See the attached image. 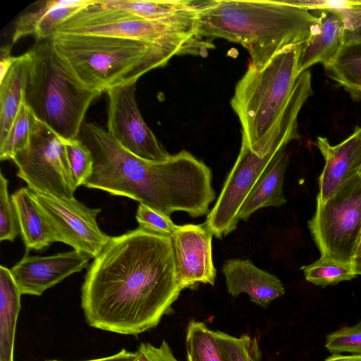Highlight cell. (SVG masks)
Wrapping results in <instances>:
<instances>
[{
	"label": "cell",
	"instance_id": "1",
	"mask_svg": "<svg viewBox=\"0 0 361 361\" xmlns=\"http://www.w3.org/2000/svg\"><path fill=\"white\" fill-rule=\"evenodd\" d=\"M171 238L140 228L110 237L81 287V307L92 327L137 336L172 312L181 291Z\"/></svg>",
	"mask_w": 361,
	"mask_h": 361
},
{
	"label": "cell",
	"instance_id": "2",
	"mask_svg": "<svg viewBox=\"0 0 361 361\" xmlns=\"http://www.w3.org/2000/svg\"><path fill=\"white\" fill-rule=\"evenodd\" d=\"M79 139L94 159L87 188L129 197L169 217L176 212L193 218L209 212L216 199L212 171L190 152L182 150L162 161L146 160L92 122L83 125Z\"/></svg>",
	"mask_w": 361,
	"mask_h": 361
},
{
	"label": "cell",
	"instance_id": "3",
	"mask_svg": "<svg viewBox=\"0 0 361 361\" xmlns=\"http://www.w3.org/2000/svg\"><path fill=\"white\" fill-rule=\"evenodd\" d=\"M317 16L277 1H209L197 18L200 39L223 38L245 47L250 66L262 70L286 48L303 44Z\"/></svg>",
	"mask_w": 361,
	"mask_h": 361
},
{
	"label": "cell",
	"instance_id": "4",
	"mask_svg": "<svg viewBox=\"0 0 361 361\" xmlns=\"http://www.w3.org/2000/svg\"><path fill=\"white\" fill-rule=\"evenodd\" d=\"M49 40L78 80L102 94L137 82L173 56L183 54L178 49L104 35L56 33Z\"/></svg>",
	"mask_w": 361,
	"mask_h": 361
},
{
	"label": "cell",
	"instance_id": "5",
	"mask_svg": "<svg viewBox=\"0 0 361 361\" xmlns=\"http://www.w3.org/2000/svg\"><path fill=\"white\" fill-rule=\"evenodd\" d=\"M25 99L37 118L65 140L79 138L86 113L102 93L85 87L54 51L50 40L28 51Z\"/></svg>",
	"mask_w": 361,
	"mask_h": 361
},
{
	"label": "cell",
	"instance_id": "6",
	"mask_svg": "<svg viewBox=\"0 0 361 361\" xmlns=\"http://www.w3.org/2000/svg\"><path fill=\"white\" fill-rule=\"evenodd\" d=\"M301 44L276 54L261 71L249 65L237 82L231 106L242 127V143L250 149L270 131L293 91Z\"/></svg>",
	"mask_w": 361,
	"mask_h": 361
},
{
	"label": "cell",
	"instance_id": "7",
	"mask_svg": "<svg viewBox=\"0 0 361 361\" xmlns=\"http://www.w3.org/2000/svg\"><path fill=\"white\" fill-rule=\"evenodd\" d=\"M199 12L162 20H147L126 11L103 6L95 0L61 23L56 33L121 37L178 49L183 54H195L202 45H207L197 35Z\"/></svg>",
	"mask_w": 361,
	"mask_h": 361
},
{
	"label": "cell",
	"instance_id": "8",
	"mask_svg": "<svg viewBox=\"0 0 361 361\" xmlns=\"http://www.w3.org/2000/svg\"><path fill=\"white\" fill-rule=\"evenodd\" d=\"M307 226L320 256L351 264L361 230V172L344 183L325 202H317Z\"/></svg>",
	"mask_w": 361,
	"mask_h": 361
},
{
	"label": "cell",
	"instance_id": "9",
	"mask_svg": "<svg viewBox=\"0 0 361 361\" xmlns=\"http://www.w3.org/2000/svg\"><path fill=\"white\" fill-rule=\"evenodd\" d=\"M17 176L35 192L74 200L78 188L66 148V140L44 123L34 133L28 146L12 159Z\"/></svg>",
	"mask_w": 361,
	"mask_h": 361
},
{
	"label": "cell",
	"instance_id": "10",
	"mask_svg": "<svg viewBox=\"0 0 361 361\" xmlns=\"http://www.w3.org/2000/svg\"><path fill=\"white\" fill-rule=\"evenodd\" d=\"M30 193L58 242L91 258H95L109 242L110 236L97 221L100 208H90L76 199H61L31 190Z\"/></svg>",
	"mask_w": 361,
	"mask_h": 361
},
{
	"label": "cell",
	"instance_id": "11",
	"mask_svg": "<svg viewBox=\"0 0 361 361\" xmlns=\"http://www.w3.org/2000/svg\"><path fill=\"white\" fill-rule=\"evenodd\" d=\"M136 82L108 91L107 132L142 159L162 161L170 154L145 122L136 101Z\"/></svg>",
	"mask_w": 361,
	"mask_h": 361
},
{
	"label": "cell",
	"instance_id": "12",
	"mask_svg": "<svg viewBox=\"0 0 361 361\" xmlns=\"http://www.w3.org/2000/svg\"><path fill=\"white\" fill-rule=\"evenodd\" d=\"M212 233L205 222L178 226L171 237L176 278L181 290L200 283L214 285Z\"/></svg>",
	"mask_w": 361,
	"mask_h": 361
},
{
	"label": "cell",
	"instance_id": "13",
	"mask_svg": "<svg viewBox=\"0 0 361 361\" xmlns=\"http://www.w3.org/2000/svg\"><path fill=\"white\" fill-rule=\"evenodd\" d=\"M90 259L88 255L75 250L44 257L25 255L11 272L22 295L39 296L80 271Z\"/></svg>",
	"mask_w": 361,
	"mask_h": 361
},
{
	"label": "cell",
	"instance_id": "14",
	"mask_svg": "<svg viewBox=\"0 0 361 361\" xmlns=\"http://www.w3.org/2000/svg\"><path fill=\"white\" fill-rule=\"evenodd\" d=\"M317 146L324 159L319 177L317 202H325L339 188L361 172V126L341 142L332 145L326 137L319 136Z\"/></svg>",
	"mask_w": 361,
	"mask_h": 361
},
{
	"label": "cell",
	"instance_id": "15",
	"mask_svg": "<svg viewBox=\"0 0 361 361\" xmlns=\"http://www.w3.org/2000/svg\"><path fill=\"white\" fill-rule=\"evenodd\" d=\"M221 270L227 290L233 297L246 293L252 302L267 307L285 293L283 286L276 276L257 267L250 259H228Z\"/></svg>",
	"mask_w": 361,
	"mask_h": 361
},
{
	"label": "cell",
	"instance_id": "16",
	"mask_svg": "<svg viewBox=\"0 0 361 361\" xmlns=\"http://www.w3.org/2000/svg\"><path fill=\"white\" fill-rule=\"evenodd\" d=\"M345 43V24L338 8L319 10L312 34L301 44L298 75L317 63L324 66L338 55Z\"/></svg>",
	"mask_w": 361,
	"mask_h": 361
},
{
	"label": "cell",
	"instance_id": "17",
	"mask_svg": "<svg viewBox=\"0 0 361 361\" xmlns=\"http://www.w3.org/2000/svg\"><path fill=\"white\" fill-rule=\"evenodd\" d=\"M95 0H49L38 9L25 13L16 21L13 43L26 36L37 42L50 39L56 27L78 11L93 4Z\"/></svg>",
	"mask_w": 361,
	"mask_h": 361
},
{
	"label": "cell",
	"instance_id": "18",
	"mask_svg": "<svg viewBox=\"0 0 361 361\" xmlns=\"http://www.w3.org/2000/svg\"><path fill=\"white\" fill-rule=\"evenodd\" d=\"M288 160L286 150L275 158L245 198L239 212V220L247 221L261 208L279 207L286 203L283 186Z\"/></svg>",
	"mask_w": 361,
	"mask_h": 361
},
{
	"label": "cell",
	"instance_id": "19",
	"mask_svg": "<svg viewBox=\"0 0 361 361\" xmlns=\"http://www.w3.org/2000/svg\"><path fill=\"white\" fill-rule=\"evenodd\" d=\"M30 63L28 51L17 56L8 73L0 82V144L6 139L25 99Z\"/></svg>",
	"mask_w": 361,
	"mask_h": 361
},
{
	"label": "cell",
	"instance_id": "20",
	"mask_svg": "<svg viewBox=\"0 0 361 361\" xmlns=\"http://www.w3.org/2000/svg\"><path fill=\"white\" fill-rule=\"evenodd\" d=\"M11 199L18 216L20 233L27 249L40 250L58 242L28 188L23 187L16 190Z\"/></svg>",
	"mask_w": 361,
	"mask_h": 361
},
{
	"label": "cell",
	"instance_id": "21",
	"mask_svg": "<svg viewBox=\"0 0 361 361\" xmlns=\"http://www.w3.org/2000/svg\"><path fill=\"white\" fill-rule=\"evenodd\" d=\"M20 293L11 269L0 267V361H13Z\"/></svg>",
	"mask_w": 361,
	"mask_h": 361
},
{
	"label": "cell",
	"instance_id": "22",
	"mask_svg": "<svg viewBox=\"0 0 361 361\" xmlns=\"http://www.w3.org/2000/svg\"><path fill=\"white\" fill-rule=\"evenodd\" d=\"M99 4L126 11L147 20H162L199 11L209 1L191 0H97Z\"/></svg>",
	"mask_w": 361,
	"mask_h": 361
},
{
	"label": "cell",
	"instance_id": "23",
	"mask_svg": "<svg viewBox=\"0 0 361 361\" xmlns=\"http://www.w3.org/2000/svg\"><path fill=\"white\" fill-rule=\"evenodd\" d=\"M324 67L327 75L354 99H361V44L344 45Z\"/></svg>",
	"mask_w": 361,
	"mask_h": 361
},
{
	"label": "cell",
	"instance_id": "24",
	"mask_svg": "<svg viewBox=\"0 0 361 361\" xmlns=\"http://www.w3.org/2000/svg\"><path fill=\"white\" fill-rule=\"evenodd\" d=\"M41 123L25 99L6 139L0 144L1 161L12 160L18 152L25 149Z\"/></svg>",
	"mask_w": 361,
	"mask_h": 361
},
{
	"label": "cell",
	"instance_id": "25",
	"mask_svg": "<svg viewBox=\"0 0 361 361\" xmlns=\"http://www.w3.org/2000/svg\"><path fill=\"white\" fill-rule=\"evenodd\" d=\"M188 361H228L218 342L203 322L191 320L186 329Z\"/></svg>",
	"mask_w": 361,
	"mask_h": 361
},
{
	"label": "cell",
	"instance_id": "26",
	"mask_svg": "<svg viewBox=\"0 0 361 361\" xmlns=\"http://www.w3.org/2000/svg\"><path fill=\"white\" fill-rule=\"evenodd\" d=\"M306 281L323 288L350 281L357 274L350 264L341 263L322 256L310 264L302 266Z\"/></svg>",
	"mask_w": 361,
	"mask_h": 361
},
{
	"label": "cell",
	"instance_id": "27",
	"mask_svg": "<svg viewBox=\"0 0 361 361\" xmlns=\"http://www.w3.org/2000/svg\"><path fill=\"white\" fill-rule=\"evenodd\" d=\"M228 361H260L262 352L255 337L243 334L232 336L221 331H212Z\"/></svg>",
	"mask_w": 361,
	"mask_h": 361
},
{
	"label": "cell",
	"instance_id": "28",
	"mask_svg": "<svg viewBox=\"0 0 361 361\" xmlns=\"http://www.w3.org/2000/svg\"><path fill=\"white\" fill-rule=\"evenodd\" d=\"M66 148L77 186L85 185L93 171L94 159L92 152L79 138L66 140Z\"/></svg>",
	"mask_w": 361,
	"mask_h": 361
},
{
	"label": "cell",
	"instance_id": "29",
	"mask_svg": "<svg viewBox=\"0 0 361 361\" xmlns=\"http://www.w3.org/2000/svg\"><path fill=\"white\" fill-rule=\"evenodd\" d=\"M20 233L16 210L8 191V180L0 173V240L13 241Z\"/></svg>",
	"mask_w": 361,
	"mask_h": 361
},
{
	"label": "cell",
	"instance_id": "30",
	"mask_svg": "<svg viewBox=\"0 0 361 361\" xmlns=\"http://www.w3.org/2000/svg\"><path fill=\"white\" fill-rule=\"evenodd\" d=\"M325 347L334 354L350 353L361 355V322L343 326L326 336Z\"/></svg>",
	"mask_w": 361,
	"mask_h": 361
},
{
	"label": "cell",
	"instance_id": "31",
	"mask_svg": "<svg viewBox=\"0 0 361 361\" xmlns=\"http://www.w3.org/2000/svg\"><path fill=\"white\" fill-rule=\"evenodd\" d=\"M135 217L139 228L169 238L178 226L173 223L171 217L140 203H139Z\"/></svg>",
	"mask_w": 361,
	"mask_h": 361
},
{
	"label": "cell",
	"instance_id": "32",
	"mask_svg": "<svg viewBox=\"0 0 361 361\" xmlns=\"http://www.w3.org/2000/svg\"><path fill=\"white\" fill-rule=\"evenodd\" d=\"M338 9L345 24L344 45L361 44V1H346L345 6Z\"/></svg>",
	"mask_w": 361,
	"mask_h": 361
},
{
	"label": "cell",
	"instance_id": "33",
	"mask_svg": "<svg viewBox=\"0 0 361 361\" xmlns=\"http://www.w3.org/2000/svg\"><path fill=\"white\" fill-rule=\"evenodd\" d=\"M136 352V361H178L165 340L158 347L149 343H142Z\"/></svg>",
	"mask_w": 361,
	"mask_h": 361
},
{
	"label": "cell",
	"instance_id": "34",
	"mask_svg": "<svg viewBox=\"0 0 361 361\" xmlns=\"http://www.w3.org/2000/svg\"><path fill=\"white\" fill-rule=\"evenodd\" d=\"M1 53L0 82L2 81L7 75L17 58V56L11 55V45L2 47Z\"/></svg>",
	"mask_w": 361,
	"mask_h": 361
},
{
	"label": "cell",
	"instance_id": "35",
	"mask_svg": "<svg viewBox=\"0 0 361 361\" xmlns=\"http://www.w3.org/2000/svg\"><path fill=\"white\" fill-rule=\"evenodd\" d=\"M137 357V352L128 351L126 349H122L118 353L102 358H97L85 361H136ZM47 361H61V360H47Z\"/></svg>",
	"mask_w": 361,
	"mask_h": 361
},
{
	"label": "cell",
	"instance_id": "36",
	"mask_svg": "<svg viewBox=\"0 0 361 361\" xmlns=\"http://www.w3.org/2000/svg\"><path fill=\"white\" fill-rule=\"evenodd\" d=\"M351 264L357 275H361V230L355 246Z\"/></svg>",
	"mask_w": 361,
	"mask_h": 361
},
{
	"label": "cell",
	"instance_id": "37",
	"mask_svg": "<svg viewBox=\"0 0 361 361\" xmlns=\"http://www.w3.org/2000/svg\"><path fill=\"white\" fill-rule=\"evenodd\" d=\"M325 361H361V355H343L340 354H334L327 357Z\"/></svg>",
	"mask_w": 361,
	"mask_h": 361
}]
</instances>
